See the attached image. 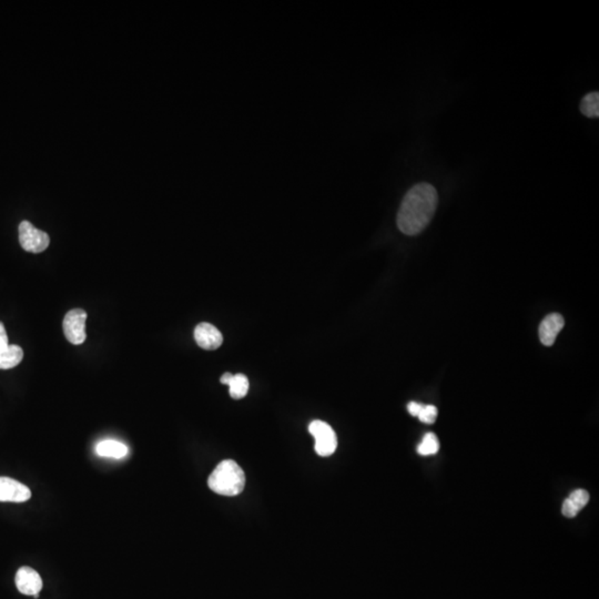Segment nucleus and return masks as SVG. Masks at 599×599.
Wrapping results in <instances>:
<instances>
[{
    "mask_svg": "<svg viewBox=\"0 0 599 599\" xmlns=\"http://www.w3.org/2000/svg\"><path fill=\"white\" fill-rule=\"evenodd\" d=\"M438 203V191L432 184H416L408 190L399 207L397 227L404 235H419L433 219Z\"/></svg>",
    "mask_w": 599,
    "mask_h": 599,
    "instance_id": "nucleus-1",
    "label": "nucleus"
},
{
    "mask_svg": "<svg viewBox=\"0 0 599 599\" xmlns=\"http://www.w3.org/2000/svg\"><path fill=\"white\" fill-rule=\"evenodd\" d=\"M211 491L223 496H237L246 486V475L240 465L232 459H224L209 476Z\"/></svg>",
    "mask_w": 599,
    "mask_h": 599,
    "instance_id": "nucleus-2",
    "label": "nucleus"
},
{
    "mask_svg": "<svg viewBox=\"0 0 599 599\" xmlns=\"http://www.w3.org/2000/svg\"><path fill=\"white\" fill-rule=\"evenodd\" d=\"M309 431H310L312 436L316 438L314 448H316L318 455L327 457L334 453L335 450L338 448V438H337V434L329 424L316 420L309 425Z\"/></svg>",
    "mask_w": 599,
    "mask_h": 599,
    "instance_id": "nucleus-3",
    "label": "nucleus"
},
{
    "mask_svg": "<svg viewBox=\"0 0 599 599\" xmlns=\"http://www.w3.org/2000/svg\"><path fill=\"white\" fill-rule=\"evenodd\" d=\"M20 242L26 251L40 253L48 248L50 239L46 232L34 227L29 221H22L20 224Z\"/></svg>",
    "mask_w": 599,
    "mask_h": 599,
    "instance_id": "nucleus-4",
    "label": "nucleus"
},
{
    "mask_svg": "<svg viewBox=\"0 0 599 599\" xmlns=\"http://www.w3.org/2000/svg\"><path fill=\"white\" fill-rule=\"evenodd\" d=\"M86 320L87 312L82 309H75L66 314L62 327L66 339L71 344L80 346L86 341Z\"/></svg>",
    "mask_w": 599,
    "mask_h": 599,
    "instance_id": "nucleus-5",
    "label": "nucleus"
},
{
    "mask_svg": "<svg viewBox=\"0 0 599 599\" xmlns=\"http://www.w3.org/2000/svg\"><path fill=\"white\" fill-rule=\"evenodd\" d=\"M31 497L27 486L10 478H0V502L24 503Z\"/></svg>",
    "mask_w": 599,
    "mask_h": 599,
    "instance_id": "nucleus-6",
    "label": "nucleus"
},
{
    "mask_svg": "<svg viewBox=\"0 0 599 599\" xmlns=\"http://www.w3.org/2000/svg\"><path fill=\"white\" fill-rule=\"evenodd\" d=\"M15 580L17 589L22 594L38 598L39 593L43 589V579L38 572L31 567L24 566L20 568Z\"/></svg>",
    "mask_w": 599,
    "mask_h": 599,
    "instance_id": "nucleus-7",
    "label": "nucleus"
},
{
    "mask_svg": "<svg viewBox=\"0 0 599 599\" xmlns=\"http://www.w3.org/2000/svg\"><path fill=\"white\" fill-rule=\"evenodd\" d=\"M195 339L198 346L207 351L219 348L223 342L221 332L210 323L198 324L195 329Z\"/></svg>",
    "mask_w": 599,
    "mask_h": 599,
    "instance_id": "nucleus-8",
    "label": "nucleus"
},
{
    "mask_svg": "<svg viewBox=\"0 0 599 599\" xmlns=\"http://www.w3.org/2000/svg\"><path fill=\"white\" fill-rule=\"evenodd\" d=\"M564 319L561 314L552 313L546 316L540 323V330H538L540 342L545 346H553L557 335L564 327Z\"/></svg>",
    "mask_w": 599,
    "mask_h": 599,
    "instance_id": "nucleus-9",
    "label": "nucleus"
},
{
    "mask_svg": "<svg viewBox=\"0 0 599 599\" xmlns=\"http://www.w3.org/2000/svg\"><path fill=\"white\" fill-rule=\"evenodd\" d=\"M589 502V491H585V489H576V491H572L570 496L565 499L563 508H561L563 515L565 517H568V519L575 517Z\"/></svg>",
    "mask_w": 599,
    "mask_h": 599,
    "instance_id": "nucleus-10",
    "label": "nucleus"
},
{
    "mask_svg": "<svg viewBox=\"0 0 599 599\" xmlns=\"http://www.w3.org/2000/svg\"><path fill=\"white\" fill-rule=\"evenodd\" d=\"M96 452L99 457L120 459L127 457L129 450H128L127 445H124V443L114 440H105L98 443V445L96 446Z\"/></svg>",
    "mask_w": 599,
    "mask_h": 599,
    "instance_id": "nucleus-11",
    "label": "nucleus"
},
{
    "mask_svg": "<svg viewBox=\"0 0 599 599\" xmlns=\"http://www.w3.org/2000/svg\"><path fill=\"white\" fill-rule=\"evenodd\" d=\"M24 359V351L20 346L9 344L0 350V370H9L17 367Z\"/></svg>",
    "mask_w": 599,
    "mask_h": 599,
    "instance_id": "nucleus-12",
    "label": "nucleus"
},
{
    "mask_svg": "<svg viewBox=\"0 0 599 599\" xmlns=\"http://www.w3.org/2000/svg\"><path fill=\"white\" fill-rule=\"evenodd\" d=\"M228 386H229L230 395H231L232 399H243V397L248 394L249 380L244 374H241V373L235 374L231 380H230L229 384H228Z\"/></svg>",
    "mask_w": 599,
    "mask_h": 599,
    "instance_id": "nucleus-13",
    "label": "nucleus"
},
{
    "mask_svg": "<svg viewBox=\"0 0 599 599\" xmlns=\"http://www.w3.org/2000/svg\"><path fill=\"white\" fill-rule=\"evenodd\" d=\"M580 111L589 118L599 117V94L597 91L589 92L580 103Z\"/></svg>",
    "mask_w": 599,
    "mask_h": 599,
    "instance_id": "nucleus-14",
    "label": "nucleus"
},
{
    "mask_svg": "<svg viewBox=\"0 0 599 599\" xmlns=\"http://www.w3.org/2000/svg\"><path fill=\"white\" fill-rule=\"evenodd\" d=\"M438 450H440V442H438V436L433 433H427V434L424 435L423 440L417 448L419 454L424 455V457L434 455V454L438 453Z\"/></svg>",
    "mask_w": 599,
    "mask_h": 599,
    "instance_id": "nucleus-15",
    "label": "nucleus"
},
{
    "mask_svg": "<svg viewBox=\"0 0 599 599\" xmlns=\"http://www.w3.org/2000/svg\"><path fill=\"white\" fill-rule=\"evenodd\" d=\"M417 417L423 423L433 424L438 419V408L434 405H423Z\"/></svg>",
    "mask_w": 599,
    "mask_h": 599,
    "instance_id": "nucleus-16",
    "label": "nucleus"
},
{
    "mask_svg": "<svg viewBox=\"0 0 599 599\" xmlns=\"http://www.w3.org/2000/svg\"><path fill=\"white\" fill-rule=\"evenodd\" d=\"M8 346V335H7V332H6L3 324L0 322V350H3L6 346Z\"/></svg>",
    "mask_w": 599,
    "mask_h": 599,
    "instance_id": "nucleus-17",
    "label": "nucleus"
},
{
    "mask_svg": "<svg viewBox=\"0 0 599 599\" xmlns=\"http://www.w3.org/2000/svg\"><path fill=\"white\" fill-rule=\"evenodd\" d=\"M422 408H423V405L420 404V403L411 402L410 404L408 405V412H410L411 415L413 416H419Z\"/></svg>",
    "mask_w": 599,
    "mask_h": 599,
    "instance_id": "nucleus-18",
    "label": "nucleus"
},
{
    "mask_svg": "<svg viewBox=\"0 0 599 599\" xmlns=\"http://www.w3.org/2000/svg\"><path fill=\"white\" fill-rule=\"evenodd\" d=\"M232 376L233 374H231V373H224L223 376H222L221 378H220V380H221L222 384H225V385H228V384H229L230 380H231V378H232Z\"/></svg>",
    "mask_w": 599,
    "mask_h": 599,
    "instance_id": "nucleus-19",
    "label": "nucleus"
}]
</instances>
